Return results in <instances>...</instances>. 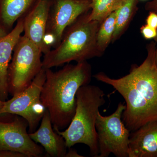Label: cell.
<instances>
[{
  "label": "cell",
  "instance_id": "obj_10",
  "mask_svg": "<svg viewBox=\"0 0 157 157\" xmlns=\"http://www.w3.org/2000/svg\"><path fill=\"white\" fill-rule=\"evenodd\" d=\"M52 0H37L23 17L24 36L45 54L51 49L46 44L45 33Z\"/></svg>",
  "mask_w": 157,
  "mask_h": 157
},
{
  "label": "cell",
  "instance_id": "obj_12",
  "mask_svg": "<svg viewBox=\"0 0 157 157\" xmlns=\"http://www.w3.org/2000/svg\"><path fill=\"white\" fill-rule=\"evenodd\" d=\"M129 157H157V120L131 132Z\"/></svg>",
  "mask_w": 157,
  "mask_h": 157
},
{
  "label": "cell",
  "instance_id": "obj_11",
  "mask_svg": "<svg viewBox=\"0 0 157 157\" xmlns=\"http://www.w3.org/2000/svg\"><path fill=\"white\" fill-rule=\"evenodd\" d=\"M23 19L20 18L14 28L0 39V100L6 101L9 96V70L15 45L23 33Z\"/></svg>",
  "mask_w": 157,
  "mask_h": 157
},
{
  "label": "cell",
  "instance_id": "obj_25",
  "mask_svg": "<svg viewBox=\"0 0 157 157\" xmlns=\"http://www.w3.org/2000/svg\"><path fill=\"white\" fill-rule=\"evenodd\" d=\"M4 102H5V101L0 100V109H2V107H3V105H4Z\"/></svg>",
  "mask_w": 157,
  "mask_h": 157
},
{
  "label": "cell",
  "instance_id": "obj_16",
  "mask_svg": "<svg viewBox=\"0 0 157 157\" xmlns=\"http://www.w3.org/2000/svg\"><path fill=\"white\" fill-rule=\"evenodd\" d=\"M124 0H91L89 19L101 23L111 13L116 11Z\"/></svg>",
  "mask_w": 157,
  "mask_h": 157
},
{
  "label": "cell",
  "instance_id": "obj_19",
  "mask_svg": "<svg viewBox=\"0 0 157 157\" xmlns=\"http://www.w3.org/2000/svg\"><path fill=\"white\" fill-rule=\"evenodd\" d=\"M146 24L157 29V13L150 11L146 19Z\"/></svg>",
  "mask_w": 157,
  "mask_h": 157
},
{
  "label": "cell",
  "instance_id": "obj_26",
  "mask_svg": "<svg viewBox=\"0 0 157 157\" xmlns=\"http://www.w3.org/2000/svg\"><path fill=\"white\" fill-rule=\"evenodd\" d=\"M154 12H155L156 13H157V10H156V11H154Z\"/></svg>",
  "mask_w": 157,
  "mask_h": 157
},
{
  "label": "cell",
  "instance_id": "obj_23",
  "mask_svg": "<svg viewBox=\"0 0 157 157\" xmlns=\"http://www.w3.org/2000/svg\"><path fill=\"white\" fill-rule=\"evenodd\" d=\"M8 32L2 28L0 27V39L6 36L8 34Z\"/></svg>",
  "mask_w": 157,
  "mask_h": 157
},
{
  "label": "cell",
  "instance_id": "obj_3",
  "mask_svg": "<svg viewBox=\"0 0 157 157\" xmlns=\"http://www.w3.org/2000/svg\"><path fill=\"white\" fill-rule=\"evenodd\" d=\"M89 14L86 12L82 14L69 26L59 45L44 54L43 69L100 57L97 49V35L101 23L90 20Z\"/></svg>",
  "mask_w": 157,
  "mask_h": 157
},
{
  "label": "cell",
  "instance_id": "obj_13",
  "mask_svg": "<svg viewBox=\"0 0 157 157\" xmlns=\"http://www.w3.org/2000/svg\"><path fill=\"white\" fill-rule=\"evenodd\" d=\"M39 129L29 133L30 137L36 143L41 144L46 155L51 157H65L67 147L63 137L52 128L49 112L46 110L41 120Z\"/></svg>",
  "mask_w": 157,
  "mask_h": 157
},
{
  "label": "cell",
  "instance_id": "obj_24",
  "mask_svg": "<svg viewBox=\"0 0 157 157\" xmlns=\"http://www.w3.org/2000/svg\"><path fill=\"white\" fill-rule=\"evenodd\" d=\"M154 39L156 42L155 52V63L157 66V36Z\"/></svg>",
  "mask_w": 157,
  "mask_h": 157
},
{
  "label": "cell",
  "instance_id": "obj_9",
  "mask_svg": "<svg viewBox=\"0 0 157 157\" xmlns=\"http://www.w3.org/2000/svg\"><path fill=\"white\" fill-rule=\"evenodd\" d=\"M28 127L27 122L21 117H16L9 122L0 121V151L19 152L27 157L42 156L44 149L32 140Z\"/></svg>",
  "mask_w": 157,
  "mask_h": 157
},
{
  "label": "cell",
  "instance_id": "obj_15",
  "mask_svg": "<svg viewBox=\"0 0 157 157\" xmlns=\"http://www.w3.org/2000/svg\"><path fill=\"white\" fill-rule=\"evenodd\" d=\"M137 0H124L116 11L115 27L112 42H115L124 33L137 10Z\"/></svg>",
  "mask_w": 157,
  "mask_h": 157
},
{
  "label": "cell",
  "instance_id": "obj_6",
  "mask_svg": "<svg viewBox=\"0 0 157 157\" xmlns=\"http://www.w3.org/2000/svg\"><path fill=\"white\" fill-rule=\"evenodd\" d=\"M125 108L124 103L120 102L110 115L104 116L98 112L96 121L98 157H108L110 154L117 157H129L131 132L122 119Z\"/></svg>",
  "mask_w": 157,
  "mask_h": 157
},
{
  "label": "cell",
  "instance_id": "obj_18",
  "mask_svg": "<svg viewBox=\"0 0 157 157\" xmlns=\"http://www.w3.org/2000/svg\"><path fill=\"white\" fill-rule=\"evenodd\" d=\"M140 32L144 39H155L157 36V29L150 26L147 24L141 27Z\"/></svg>",
  "mask_w": 157,
  "mask_h": 157
},
{
  "label": "cell",
  "instance_id": "obj_4",
  "mask_svg": "<svg viewBox=\"0 0 157 157\" xmlns=\"http://www.w3.org/2000/svg\"><path fill=\"white\" fill-rule=\"evenodd\" d=\"M105 95L104 91L97 86L89 84L78 89L76 111L69 126L63 131H55L63 137L67 148L83 144L89 148L91 156L98 157L96 121L99 109L106 102Z\"/></svg>",
  "mask_w": 157,
  "mask_h": 157
},
{
  "label": "cell",
  "instance_id": "obj_17",
  "mask_svg": "<svg viewBox=\"0 0 157 157\" xmlns=\"http://www.w3.org/2000/svg\"><path fill=\"white\" fill-rule=\"evenodd\" d=\"M116 11L113 12L100 25L97 35V46L100 56L104 54L108 45L112 42L115 30Z\"/></svg>",
  "mask_w": 157,
  "mask_h": 157
},
{
  "label": "cell",
  "instance_id": "obj_21",
  "mask_svg": "<svg viewBox=\"0 0 157 157\" xmlns=\"http://www.w3.org/2000/svg\"><path fill=\"white\" fill-rule=\"evenodd\" d=\"M146 10L149 11H154L157 10V0H152L148 2L145 6Z\"/></svg>",
  "mask_w": 157,
  "mask_h": 157
},
{
  "label": "cell",
  "instance_id": "obj_14",
  "mask_svg": "<svg viewBox=\"0 0 157 157\" xmlns=\"http://www.w3.org/2000/svg\"><path fill=\"white\" fill-rule=\"evenodd\" d=\"M37 0H0V27L7 31L23 17Z\"/></svg>",
  "mask_w": 157,
  "mask_h": 157
},
{
  "label": "cell",
  "instance_id": "obj_7",
  "mask_svg": "<svg viewBox=\"0 0 157 157\" xmlns=\"http://www.w3.org/2000/svg\"><path fill=\"white\" fill-rule=\"evenodd\" d=\"M45 79V70L42 69L28 87L5 101L0 115L10 113L21 117L28 124L29 134L35 132L47 110L41 100Z\"/></svg>",
  "mask_w": 157,
  "mask_h": 157
},
{
  "label": "cell",
  "instance_id": "obj_2",
  "mask_svg": "<svg viewBox=\"0 0 157 157\" xmlns=\"http://www.w3.org/2000/svg\"><path fill=\"white\" fill-rule=\"evenodd\" d=\"M45 70L41 101L49 112L54 130L61 131L69 126L75 114L78 89L90 82L91 66L86 61L67 63L56 72Z\"/></svg>",
  "mask_w": 157,
  "mask_h": 157
},
{
  "label": "cell",
  "instance_id": "obj_8",
  "mask_svg": "<svg viewBox=\"0 0 157 157\" xmlns=\"http://www.w3.org/2000/svg\"><path fill=\"white\" fill-rule=\"evenodd\" d=\"M91 9V0H54L52 2L45 33L51 48L60 42L66 29Z\"/></svg>",
  "mask_w": 157,
  "mask_h": 157
},
{
  "label": "cell",
  "instance_id": "obj_1",
  "mask_svg": "<svg viewBox=\"0 0 157 157\" xmlns=\"http://www.w3.org/2000/svg\"><path fill=\"white\" fill-rule=\"evenodd\" d=\"M156 43L147 46V56L140 65H133L128 74L111 78L103 72L94 75L98 81L109 85L125 101L122 119L133 132L147 123L157 120V66L155 59Z\"/></svg>",
  "mask_w": 157,
  "mask_h": 157
},
{
  "label": "cell",
  "instance_id": "obj_20",
  "mask_svg": "<svg viewBox=\"0 0 157 157\" xmlns=\"http://www.w3.org/2000/svg\"><path fill=\"white\" fill-rule=\"evenodd\" d=\"M0 157H27L26 155L19 152L11 150L0 151Z\"/></svg>",
  "mask_w": 157,
  "mask_h": 157
},
{
  "label": "cell",
  "instance_id": "obj_22",
  "mask_svg": "<svg viewBox=\"0 0 157 157\" xmlns=\"http://www.w3.org/2000/svg\"><path fill=\"white\" fill-rule=\"evenodd\" d=\"M69 151L67 152L65 157H83V156L78 154L76 151L70 148Z\"/></svg>",
  "mask_w": 157,
  "mask_h": 157
},
{
  "label": "cell",
  "instance_id": "obj_5",
  "mask_svg": "<svg viewBox=\"0 0 157 157\" xmlns=\"http://www.w3.org/2000/svg\"><path fill=\"white\" fill-rule=\"evenodd\" d=\"M42 51L24 35L13 51L9 70V93L12 96L28 87L42 70Z\"/></svg>",
  "mask_w": 157,
  "mask_h": 157
}]
</instances>
